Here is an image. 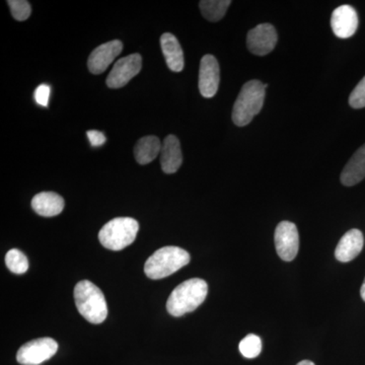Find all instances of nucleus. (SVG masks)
<instances>
[{
	"label": "nucleus",
	"mask_w": 365,
	"mask_h": 365,
	"mask_svg": "<svg viewBox=\"0 0 365 365\" xmlns=\"http://www.w3.org/2000/svg\"><path fill=\"white\" fill-rule=\"evenodd\" d=\"M207 294L206 281L199 278L184 281L170 294L167 302L168 312L174 317L191 313L203 304Z\"/></svg>",
	"instance_id": "obj_1"
},
{
	"label": "nucleus",
	"mask_w": 365,
	"mask_h": 365,
	"mask_svg": "<svg viewBox=\"0 0 365 365\" xmlns=\"http://www.w3.org/2000/svg\"><path fill=\"white\" fill-rule=\"evenodd\" d=\"M267 86L256 79L245 83L232 108V121L237 126H247L261 112Z\"/></svg>",
	"instance_id": "obj_2"
},
{
	"label": "nucleus",
	"mask_w": 365,
	"mask_h": 365,
	"mask_svg": "<svg viewBox=\"0 0 365 365\" xmlns=\"http://www.w3.org/2000/svg\"><path fill=\"white\" fill-rule=\"evenodd\" d=\"M74 300L79 314L91 324H101L107 319V302L102 290L88 280H83L74 288Z\"/></svg>",
	"instance_id": "obj_3"
},
{
	"label": "nucleus",
	"mask_w": 365,
	"mask_h": 365,
	"mask_svg": "<svg viewBox=\"0 0 365 365\" xmlns=\"http://www.w3.org/2000/svg\"><path fill=\"white\" fill-rule=\"evenodd\" d=\"M190 260L191 257L185 250L179 247H163L148 259L144 272L150 279H163L188 265Z\"/></svg>",
	"instance_id": "obj_4"
},
{
	"label": "nucleus",
	"mask_w": 365,
	"mask_h": 365,
	"mask_svg": "<svg viewBox=\"0 0 365 365\" xmlns=\"http://www.w3.org/2000/svg\"><path fill=\"white\" fill-rule=\"evenodd\" d=\"M138 230V222L134 218H114L100 230L98 240L106 249L121 251L135 241Z\"/></svg>",
	"instance_id": "obj_5"
},
{
	"label": "nucleus",
	"mask_w": 365,
	"mask_h": 365,
	"mask_svg": "<svg viewBox=\"0 0 365 365\" xmlns=\"http://www.w3.org/2000/svg\"><path fill=\"white\" fill-rule=\"evenodd\" d=\"M58 350V344L52 338H39L21 346L16 360L21 365H39L52 359Z\"/></svg>",
	"instance_id": "obj_6"
},
{
	"label": "nucleus",
	"mask_w": 365,
	"mask_h": 365,
	"mask_svg": "<svg viewBox=\"0 0 365 365\" xmlns=\"http://www.w3.org/2000/svg\"><path fill=\"white\" fill-rule=\"evenodd\" d=\"M276 251L283 261L294 260L299 253V235L297 225L290 222H281L275 230Z\"/></svg>",
	"instance_id": "obj_7"
},
{
	"label": "nucleus",
	"mask_w": 365,
	"mask_h": 365,
	"mask_svg": "<svg viewBox=\"0 0 365 365\" xmlns=\"http://www.w3.org/2000/svg\"><path fill=\"white\" fill-rule=\"evenodd\" d=\"M143 68V58L134 53L129 56L118 60L107 78V86L110 88H121L126 86Z\"/></svg>",
	"instance_id": "obj_8"
},
{
	"label": "nucleus",
	"mask_w": 365,
	"mask_h": 365,
	"mask_svg": "<svg viewBox=\"0 0 365 365\" xmlns=\"http://www.w3.org/2000/svg\"><path fill=\"white\" fill-rule=\"evenodd\" d=\"M278 35L271 24H261L248 33L247 46L251 53L257 56H265L273 51L277 44Z\"/></svg>",
	"instance_id": "obj_9"
},
{
	"label": "nucleus",
	"mask_w": 365,
	"mask_h": 365,
	"mask_svg": "<svg viewBox=\"0 0 365 365\" xmlns=\"http://www.w3.org/2000/svg\"><path fill=\"white\" fill-rule=\"evenodd\" d=\"M220 81V64L213 55L202 57L199 69V91L204 98H213L218 91Z\"/></svg>",
	"instance_id": "obj_10"
},
{
	"label": "nucleus",
	"mask_w": 365,
	"mask_h": 365,
	"mask_svg": "<svg viewBox=\"0 0 365 365\" xmlns=\"http://www.w3.org/2000/svg\"><path fill=\"white\" fill-rule=\"evenodd\" d=\"M123 50V43L113 40L96 48L88 60V71L93 74H101L112 64Z\"/></svg>",
	"instance_id": "obj_11"
},
{
	"label": "nucleus",
	"mask_w": 365,
	"mask_h": 365,
	"mask_svg": "<svg viewBox=\"0 0 365 365\" xmlns=\"http://www.w3.org/2000/svg\"><path fill=\"white\" fill-rule=\"evenodd\" d=\"M331 26L334 34L341 39H348L356 33L359 16L354 7L343 4L333 11Z\"/></svg>",
	"instance_id": "obj_12"
},
{
	"label": "nucleus",
	"mask_w": 365,
	"mask_h": 365,
	"mask_svg": "<svg viewBox=\"0 0 365 365\" xmlns=\"http://www.w3.org/2000/svg\"><path fill=\"white\" fill-rule=\"evenodd\" d=\"M364 237L362 232L356 228L348 230L342 237L335 250V257L338 261L347 263L354 260L364 249Z\"/></svg>",
	"instance_id": "obj_13"
},
{
	"label": "nucleus",
	"mask_w": 365,
	"mask_h": 365,
	"mask_svg": "<svg viewBox=\"0 0 365 365\" xmlns=\"http://www.w3.org/2000/svg\"><path fill=\"white\" fill-rule=\"evenodd\" d=\"M182 163L181 144L177 136L165 137L160 150V165L165 174H175Z\"/></svg>",
	"instance_id": "obj_14"
},
{
	"label": "nucleus",
	"mask_w": 365,
	"mask_h": 365,
	"mask_svg": "<svg viewBox=\"0 0 365 365\" xmlns=\"http://www.w3.org/2000/svg\"><path fill=\"white\" fill-rule=\"evenodd\" d=\"M160 47L170 71L181 72L185 66L184 52L177 38L173 34H163L160 37Z\"/></svg>",
	"instance_id": "obj_15"
},
{
	"label": "nucleus",
	"mask_w": 365,
	"mask_h": 365,
	"mask_svg": "<svg viewBox=\"0 0 365 365\" xmlns=\"http://www.w3.org/2000/svg\"><path fill=\"white\" fill-rule=\"evenodd\" d=\"M365 178V144L355 151L341 173V182L346 187L354 186Z\"/></svg>",
	"instance_id": "obj_16"
},
{
	"label": "nucleus",
	"mask_w": 365,
	"mask_h": 365,
	"mask_svg": "<svg viewBox=\"0 0 365 365\" xmlns=\"http://www.w3.org/2000/svg\"><path fill=\"white\" fill-rule=\"evenodd\" d=\"M32 207L38 215L52 217L63 211L64 199L54 192H41L34 197Z\"/></svg>",
	"instance_id": "obj_17"
},
{
	"label": "nucleus",
	"mask_w": 365,
	"mask_h": 365,
	"mask_svg": "<svg viewBox=\"0 0 365 365\" xmlns=\"http://www.w3.org/2000/svg\"><path fill=\"white\" fill-rule=\"evenodd\" d=\"M163 143L157 136H145L139 139L134 148V157L139 165H148L160 155Z\"/></svg>",
	"instance_id": "obj_18"
},
{
	"label": "nucleus",
	"mask_w": 365,
	"mask_h": 365,
	"mask_svg": "<svg viewBox=\"0 0 365 365\" xmlns=\"http://www.w3.org/2000/svg\"><path fill=\"white\" fill-rule=\"evenodd\" d=\"M232 4L230 0H202L199 2L201 14L209 21L222 20Z\"/></svg>",
	"instance_id": "obj_19"
},
{
	"label": "nucleus",
	"mask_w": 365,
	"mask_h": 365,
	"mask_svg": "<svg viewBox=\"0 0 365 365\" xmlns=\"http://www.w3.org/2000/svg\"><path fill=\"white\" fill-rule=\"evenodd\" d=\"M6 267L14 274H24L28 271V258L18 249H11L6 256Z\"/></svg>",
	"instance_id": "obj_20"
},
{
	"label": "nucleus",
	"mask_w": 365,
	"mask_h": 365,
	"mask_svg": "<svg viewBox=\"0 0 365 365\" xmlns=\"http://www.w3.org/2000/svg\"><path fill=\"white\" fill-rule=\"evenodd\" d=\"M240 351L246 359H255L258 357L262 351V341L260 338L254 334L246 336L240 343Z\"/></svg>",
	"instance_id": "obj_21"
},
{
	"label": "nucleus",
	"mask_w": 365,
	"mask_h": 365,
	"mask_svg": "<svg viewBox=\"0 0 365 365\" xmlns=\"http://www.w3.org/2000/svg\"><path fill=\"white\" fill-rule=\"evenodd\" d=\"M7 4L11 9V16L16 21H24L30 18L32 9H31L30 4L26 0H9Z\"/></svg>",
	"instance_id": "obj_22"
},
{
	"label": "nucleus",
	"mask_w": 365,
	"mask_h": 365,
	"mask_svg": "<svg viewBox=\"0 0 365 365\" xmlns=\"http://www.w3.org/2000/svg\"><path fill=\"white\" fill-rule=\"evenodd\" d=\"M349 104L353 109H361L365 107V76L352 91L349 97Z\"/></svg>",
	"instance_id": "obj_23"
},
{
	"label": "nucleus",
	"mask_w": 365,
	"mask_h": 365,
	"mask_svg": "<svg viewBox=\"0 0 365 365\" xmlns=\"http://www.w3.org/2000/svg\"><path fill=\"white\" fill-rule=\"evenodd\" d=\"M51 88L48 85H41L36 88L35 101L42 107H48Z\"/></svg>",
	"instance_id": "obj_24"
},
{
	"label": "nucleus",
	"mask_w": 365,
	"mask_h": 365,
	"mask_svg": "<svg viewBox=\"0 0 365 365\" xmlns=\"http://www.w3.org/2000/svg\"><path fill=\"white\" fill-rule=\"evenodd\" d=\"M88 134V139H90V143L93 148H98V146H102L103 144L106 143V136L102 132L97 130H90L86 132Z\"/></svg>",
	"instance_id": "obj_25"
},
{
	"label": "nucleus",
	"mask_w": 365,
	"mask_h": 365,
	"mask_svg": "<svg viewBox=\"0 0 365 365\" xmlns=\"http://www.w3.org/2000/svg\"><path fill=\"white\" fill-rule=\"evenodd\" d=\"M360 294H361L362 299L365 302V278L364 283H362L361 289H360Z\"/></svg>",
	"instance_id": "obj_26"
},
{
	"label": "nucleus",
	"mask_w": 365,
	"mask_h": 365,
	"mask_svg": "<svg viewBox=\"0 0 365 365\" xmlns=\"http://www.w3.org/2000/svg\"><path fill=\"white\" fill-rule=\"evenodd\" d=\"M297 365H316L314 362L309 361V360H302V361L299 362Z\"/></svg>",
	"instance_id": "obj_27"
}]
</instances>
